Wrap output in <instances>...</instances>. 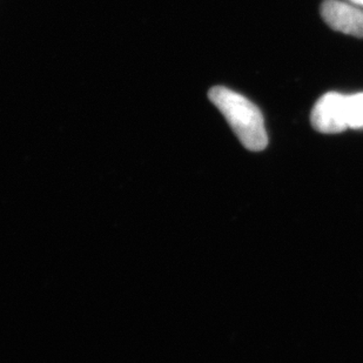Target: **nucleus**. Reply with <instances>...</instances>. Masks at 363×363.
I'll list each match as a JSON object with an SVG mask.
<instances>
[{"instance_id":"obj_1","label":"nucleus","mask_w":363,"mask_h":363,"mask_svg":"<svg viewBox=\"0 0 363 363\" xmlns=\"http://www.w3.org/2000/svg\"><path fill=\"white\" fill-rule=\"evenodd\" d=\"M208 98L226 118L247 150L257 152L266 148L268 137L264 117L252 101L223 86L213 87Z\"/></svg>"},{"instance_id":"obj_2","label":"nucleus","mask_w":363,"mask_h":363,"mask_svg":"<svg viewBox=\"0 0 363 363\" xmlns=\"http://www.w3.org/2000/svg\"><path fill=\"white\" fill-rule=\"evenodd\" d=\"M346 98L340 93L329 92L318 100L311 116L313 127L318 132L336 134L348 128Z\"/></svg>"},{"instance_id":"obj_3","label":"nucleus","mask_w":363,"mask_h":363,"mask_svg":"<svg viewBox=\"0 0 363 363\" xmlns=\"http://www.w3.org/2000/svg\"><path fill=\"white\" fill-rule=\"evenodd\" d=\"M321 16L333 30L363 38V11L360 9L340 0H325Z\"/></svg>"},{"instance_id":"obj_4","label":"nucleus","mask_w":363,"mask_h":363,"mask_svg":"<svg viewBox=\"0 0 363 363\" xmlns=\"http://www.w3.org/2000/svg\"><path fill=\"white\" fill-rule=\"evenodd\" d=\"M346 114L348 128L363 130V93L347 96Z\"/></svg>"},{"instance_id":"obj_5","label":"nucleus","mask_w":363,"mask_h":363,"mask_svg":"<svg viewBox=\"0 0 363 363\" xmlns=\"http://www.w3.org/2000/svg\"><path fill=\"white\" fill-rule=\"evenodd\" d=\"M350 1L357 4V5H360V6H363V0H350Z\"/></svg>"}]
</instances>
